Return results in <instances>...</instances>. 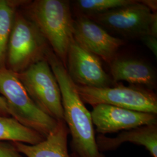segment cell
Listing matches in <instances>:
<instances>
[{"mask_svg": "<svg viewBox=\"0 0 157 157\" xmlns=\"http://www.w3.org/2000/svg\"><path fill=\"white\" fill-rule=\"evenodd\" d=\"M46 59L59 86L63 120L72 137L73 157H105L97 146L91 112L82 100L76 84L51 49Z\"/></svg>", "mask_w": 157, "mask_h": 157, "instance_id": "obj_1", "label": "cell"}, {"mask_svg": "<svg viewBox=\"0 0 157 157\" xmlns=\"http://www.w3.org/2000/svg\"><path fill=\"white\" fill-rule=\"evenodd\" d=\"M28 13L29 19L66 67L67 52L73 40L75 19L70 1L36 0L28 6Z\"/></svg>", "mask_w": 157, "mask_h": 157, "instance_id": "obj_2", "label": "cell"}, {"mask_svg": "<svg viewBox=\"0 0 157 157\" xmlns=\"http://www.w3.org/2000/svg\"><path fill=\"white\" fill-rule=\"evenodd\" d=\"M0 95L6 104L10 115L19 123L46 137L58 121L41 110L34 102L17 76L6 67H0Z\"/></svg>", "mask_w": 157, "mask_h": 157, "instance_id": "obj_3", "label": "cell"}, {"mask_svg": "<svg viewBox=\"0 0 157 157\" xmlns=\"http://www.w3.org/2000/svg\"><path fill=\"white\" fill-rule=\"evenodd\" d=\"M50 49L33 23L22 14L16 13L8 45V69L20 73L34 63L45 59Z\"/></svg>", "mask_w": 157, "mask_h": 157, "instance_id": "obj_4", "label": "cell"}, {"mask_svg": "<svg viewBox=\"0 0 157 157\" xmlns=\"http://www.w3.org/2000/svg\"><path fill=\"white\" fill-rule=\"evenodd\" d=\"M76 87L82 100L92 107L97 104H107L157 115V95L153 90L145 87L117 85L95 88L76 84Z\"/></svg>", "mask_w": 157, "mask_h": 157, "instance_id": "obj_5", "label": "cell"}, {"mask_svg": "<svg viewBox=\"0 0 157 157\" xmlns=\"http://www.w3.org/2000/svg\"><path fill=\"white\" fill-rule=\"evenodd\" d=\"M17 74L30 97L41 110L56 121L63 120L59 86L46 59Z\"/></svg>", "mask_w": 157, "mask_h": 157, "instance_id": "obj_6", "label": "cell"}, {"mask_svg": "<svg viewBox=\"0 0 157 157\" xmlns=\"http://www.w3.org/2000/svg\"><path fill=\"white\" fill-rule=\"evenodd\" d=\"M156 14L157 12H152L140 1H136L128 6L87 17L108 32L126 39H140L149 33L152 21Z\"/></svg>", "mask_w": 157, "mask_h": 157, "instance_id": "obj_7", "label": "cell"}, {"mask_svg": "<svg viewBox=\"0 0 157 157\" xmlns=\"http://www.w3.org/2000/svg\"><path fill=\"white\" fill-rule=\"evenodd\" d=\"M65 68L69 77L78 86L102 88L115 83L104 71L101 59L84 49L74 39L68 50Z\"/></svg>", "mask_w": 157, "mask_h": 157, "instance_id": "obj_8", "label": "cell"}, {"mask_svg": "<svg viewBox=\"0 0 157 157\" xmlns=\"http://www.w3.org/2000/svg\"><path fill=\"white\" fill-rule=\"evenodd\" d=\"M73 39L86 50L108 64L118 56V51L125 43L87 17L78 16L74 19Z\"/></svg>", "mask_w": 157, "mask_h": 157, "instance_id": "obj_9", "label": "cell"}, {"mask_svg": "<svg viewBox=\"0 0 157 157\" xmlns=\"http://www.w3.org/2000/svg\"><path fill=\"white\" fill-rule=\"evenodd\" d=\"M90 112L93 124L100 135L157 124L155 114L135 111L107 104L94 105Z\"/></svg>", "mask_w": 157, "mask_h": 157, "instance_id": "obj_10", "label": "cell"}, {"mask_svg": "<svg viewBox=\"0 0 157 157\" xmlns=\"http://www.w3.org/2000/svg\"><path fill=\"white\" fill-rule=\"evenodd\" d=\"M110 73L115 83L125 81L135 85L153 90L157 87V75L148 63L133 57L117 56L109 64Z\"/></svg>", "mask_w": 157, "mask_h": 157, "instance_id": "obj_11", "label": "cell"}, {"mask_svg": "<svg viewBox=\"0 0 157 157\" xmlns=\"http://www.w3.org/2000/svg\"><path fill=\"white\" fill-rule=\"evenodd\" d=\"M96 141L100 151L113 150L130 142L143 146L152 157H157V124L145 125L121 132L114 137L99 135Z\"/></svg>", "mask_w": 157, "mask_h": 157, "instance_id": "obj_12", "label": "cell"}, {"mask_svg": "<svg viewBox=\"0 0 157 157\" xmlns=\"http://www.w3.org/2000/svg\"><path fill=\"white\" fill-rule=\"evenodd\" d=\"M69 133L64 120H61L58 121L56 129L39 143H12L18 151L26 157H71L67 147Z\"/></svg>", "mask_w": 157, "mask_h": 157, "instance_id": "obj_13", "label": "cell"}, {"mask_svg": "<svg viewBox=\"0 0 157 157\" xmlns=\"http://www.w3.org/2000/svg\"><path fill=\"white\" fill-rule=\"evenodd\" d=\"M44 139L39 133L23 125L15 119L0 115V141L34 145Z\"/></svg>", "mask_w": 157, "mask_h": 157, "instance_id": "obj_14", "label": "cell"}, {"mask_svg": "<svg viewBox=\"0 0 157 157\" xmlns=\"http://www.w3.org/2000/svg\"><path fill=\"white\" fill-rule=\"evenodd\" d=\"M16 12L10 1L0 0V67H5L8 45Z\"/></svg>", "mask_w": 157, "mask_h": 157, "instance_id": "obj_15", "label": "cell"}, {"mask_svg": "<svg viewBox=\"0 0 157 157\" xmlns=\"http://www.w3.org/2000/svg\"><path fill=\"white\" fill-rule=\"evenodd\" d=\"M136 0H78L74 8L78 16L90 17L135 2Z\"/></svg>", "mask_w": 157, "mask_h": 157, "instance_id": "obj_16", "label": "cell"}, {"mask_svg": "<svg viewBox=\"0 0 157 157\" xmlns=\"http://www.w3.org/2000/svg\"><path fill=\"white\" fill-rule=\"evenodd\" d=\"M0 157H23L11 142L0 141Z\"/></svg>", "mask_w": 157, "mask_h": 157, "instance_id": "obj_17", "label": "cell"}, {"mask_svg": "<svg viewBox=\"0 0 157 157\" xmlns=\"http://www.w3.org/2000/svg\"><path fill=\"white\" fill-rule=\"evenodd\" d=\"M144 45L151 51L153 54L157 58V37L150 34H146L140 39Z\"/></svg>", "mask_w": 157, "mask_h": 157, "instance_id": "obj_18", "label": "cell"}, {"mask_svg": "<svg viewBox=\"0 0 157 157\" xmlns=\"http://www.w3.org/2000/svg\"><path fill=\"white\" fill-rule=\"evenodd\" d=\"M0 115L4 117H10L6 104L4 98L0 95Z\"/></svg>", "mask_w": 157, "mask_h": 157, "instance_id": "obj_19", "label": "cell"}, {"mask_svg": "<svg viewBox=\"0 0 157 157\" xmlns=\"http://www.w3.org/2000/svg\"><path fill=\"white\" fill-rule=\"evenodd\" d=\"M141 2L147 6L152 12H157V1L155 0H143Z\"/></svg>", "mask_w": 157, "mask_h": 157, "instance_id": "obj_20", "label": "cell"}]
</instances>
